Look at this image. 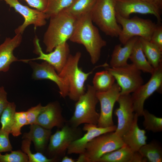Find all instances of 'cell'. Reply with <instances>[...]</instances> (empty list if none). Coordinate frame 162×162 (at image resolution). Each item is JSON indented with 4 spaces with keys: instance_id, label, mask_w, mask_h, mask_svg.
Instances as JSON below:
<instances>
[{
    "instance_id": "obj_1",
    "label": "cell",
    "mask_w": 162,
    "mask_h": 162,
    "mask_svg": "<svg viewBox=\"0 0 162 162\" xmlns=\"http://www.w3.org/2000/svg\"><path fill=\"white\" fill-rule=\"evenodd\" d=\"M93 23L90 12L76 18L69 40L83 45L89 55L91 63L94 64L99 61L101 49L106 45V42Z\"/></svg>"
},
{
    "instance_id": "obj_2",
    "label": "cell",
    "mask_w": 162,
    "mask_h": 162,
    "mask_svg": "<svg viewBox=\"0 0 162 162\" xmlns=\"http://www.w3.org/2000/svg\"><path fill=\"white\" fill-rule=\"evenodd\" d=\"M49 19V24L43 40L47 53L52 51L57 46L69 40L76 20V18L64 10Z\"/></svg>"
},
{
    "instance_id": "obj_3",
    "label": "cell",
    "mask_w": 162,
    "mask_h": 162,
    "mask_svg": "<svg viewBox=\"0 0 162 162\" xmlns=\"http://www.w3.org/2000/svg\"><path fill=\"white\" fill-rule=\"evenodd\" d=\"M81 56V53L79 51L74 55L70 54L65 65L58 74L61 77L68 80L69 85L68 96L70 99L75 101L85 92V83L94 70L85 73L79 68L78 64Z\"/></svg>"
},
{
    "instance_id": "obj_4",
    "label": "cell",
    "mask_w": 162,
    "mask_h": 162,
    "mask_svg": "<svg viewBox=\"0 0 162 162\" xmlns=\"http://www.w3.org/2000/svg\"><path fill=\"white\" fill-rule=\"evenodd\" d=\"M115 0H97L91 12L92 21L106 35L118 37L122 27L117 21Z\"/></svg>"
},
{
    "instance_id": "obj_5",
    "label": "cell",
    "mask_w": 162,
    "mask_h": 162,
    "mask_svg": "<svg viewBox=\"0 0 162 162\" xmlns=\"http://www.w3.org/2000/svg\"><path fill=\"white\" fill-rule=\"evenodd\" d=\"M96 92L93 86L87 85L86 92L76 101L74 114L68 121L70 125L75 127L83 123L97 125L99 113L96 110L99 102Z\"/></svg>"
},
{
    "instance_id": "obj_6",
    "label": "cell",
    "mask_w": 162,
    "mask_h": 162,
    "mask_svg": "<svg viewBox=\"0 0 162 162\" xmlns=\"http://www.w3.org/2000/svg\"><path fill=\"white\" fill-rule=\"evenodd\" d=\"M125 144L114 131L104 134L87 145L84 152L80 154L76 162H98L104 155L121 147Z\"/></svg>"
},
{
    "instance_id": "obj_7",
    "label": "cell",
    "mask_w": 162,
    "mask_h": 162,
    "mask_svg": "<svg viewBox=\"0 0 162 162\" xmlns=\"http://www.w3.org/2000/svg\"><path fill=\"white\" fill-rule=\"evenodd\" d=\"M116 17L118 23L122 27L118 37L120 41L123 45L136 36L150 41L157 25L150 20L142 19L136 16L126 18L116 13Z\"/></svg>"
},
{
    "instance_id": "obj_8",
    "label": "cell",
    "mask_w": 162,
    "mask_h": 162,
    "mask_svg": "<svg viewBox=\"0 0 162 162\" xmlns=\"http://www.w3.org/2000/svg\"><path fill=\"white\" fill-rule=\"evenodd\" d=\"M60 129L50 136L47 148L49 154L56 158L65 156L71 143L82 135L80 128L71 125L68 121Z\"/></svg>"
},
{
    "instance_id": "obj_9",
    "label": "cell",
    "mask_w": 162,
    "mask_h": 162,
    "mask_svg": "<svg viewBox=\"0 0 162 162\" xmlns=\"http://www.w3.org/2000/svg\"><path fill=\"white\" fill-rule=\"evenodd\" d=\"M120 86L121 94H130L143 83L141 71L133 63L120 67H106Z\"/></svg>"
},
{
    "instance_id": "obj_10",
    "label": "cell",
    "mask_w": 162,
    "mask_h": 162,
    "mask_svg": "<svg viewBox=\"0 0 162 162\" xmlns=\"http://www.w3.org/2000/svg\"><path fill=\"white\" fill-rule=\"evenodd\" d=\"M148 82L140 86L131 95L134 112L142 116L146 100L155 92H161L162 86V64L154 69Z\"/></svg>"
},
{
    "instance_id": "obj_11",
    "label": "cell",
    "mask_w": 162,
    "mask_h": 162,
    "mask_svg": "<svg viewBox=\"0 0 162 162\" xmlns=\"http://www.w3.org/2000/svg\"><path fill=\"white\" fill-rule=\"evenodd\" d=\"M34 44V52L38 56L31 59H21L20 61L28 62L31 61L42 60L52 65L59 74L65 65L70 54L69 46L67 42L59 44L52 51L47 53L43 51L38 38H35Z\"/></svg>"
},
{
    "instance_id": "obj_12",
    "label": "cell",
    "mask_w": 162,
    "mask_h": 162,
    "mask_svg": "<svg viewBox=\"0 0 162 162\" xmlns=\"http://www.w3.org/2000/svg\"><path fill=\"white\" fill-rule=\"evenodd\" d=\"M115 4L116 14L124 18H129L133 13L151 14L161 24L162 10L144 0H115Z\"/></svg>"
},
{
    "instance_id": "obj_13",
    "label": "cell",
    "mask_w": 162,
    "mask_h": 162,
    "mask_svg": "<svg viewBox=\"0 0 162 162\" xmlns=\"http://www.w3.org/2000/svg\"><path fill=\"white\" fill-rule=\"evenodd\" d=\"M121 88L117 83H114L108 91L96 92V95L100 102V113L97 125L106 128L114 125L112 119L113 110L115 104L120 94Z\"/></svg>"
},
{
    "instance_id": "obj_14",
    "label": "cell",
    "mask_w": 162,
    "mask_h": 162,
    "mask_svg": "<svg viewBox=\"0 0 162 162\" xmlns=\"http://www.w3.org/2000/svg\"><path fill=\"white\" fill-rule=\"evenodd\" d=\"M10 7L20 14L24 19L22 24L15 30L16 34H22L26 28L31 25H34V29L45 26L46 23L47 16L44 13L36 9L31 8L20 3L18 0H4Z\"/></svg>"
},
{
    "instance_id": "obj_15",
    "label": "cell",
    "mask_w": 162,
    "mask_h": 162,
    "mask_svg": "<svg viewBox=\"0 0 162 162\" xmlns=\"http://www.w3.org/2000/svg\"><path fill=\"white\" fill-rule=\"evenodd\" d=\"M29 62L32 69L33 79H47L53 82L58 88L60 96L63 98L68 96L69 88L68 80L61 77L52 65L45 61L40 64L32 61Z\"/></svg>"
},
{
    "instance_id": "obj_16",
    "label": "cell",
    "mask_w": 162,
    "mask_h": 162,
    "mask_svg": "<svg viewBox=\"0 0 162 162\" xmlns=\"http://www.w3.org/2000/svg\"><path fill=\"white\" fill-rule=\"evenodd\" d=\"M119 107L114 111L118 118V124L114 131L122 137L130 126L134 113L133 103L130 94H120L117 100Z\"/></svg>"
},
{
    "instance_id": "obj_17",
    "label": "cell",
    "mask_w": 162,
    "mask_h": 162,
    "mask_svg": "<svg viewBox=\"0 0 162 162\" xmlns=\"http://www.w3.org/2000/svg\"><path fill=\"white\" fill-rule=\"evenodd\" d=\"M62 108L57 101L50 102L43 108L34 124L46 129L62 128L67 122L62 114Z\"/></svg>"
},
{
    "instance_id": "obj_18",
    "label": "cell",
    "mask_w": 162,
    "mask_h": 162,
    "mask_svg": "<svg viewBox=\"0 0 162 162\" xmlns=\"http://www.w3.org/2000/svg\"><path fill=\"white\" fill-rule=\"evenodd\" d=\"M117 126H113L106 128L98 127L97 125L85 124L83 130L86 131L83 136L74 141L69 147L67 154H81L83 153L87 144L95 138L107 133L115 131Z\"/></svg>"
},
{
    "instance_id": "obj_19",
    "label": "cell",
    "mask_w": 162,
    "mask_h": 162,
    "mask_svg": "<svg viewBox=\"0 0 162 162\" xmlns=\"http://www.w3.org/2000/svg\"><path fill=\"white\" fill-rule=\"evenodd\" d=\"M22 40V34H16L12 38H6L0 45V72H7L13 62L19 61L14 56L13 52L20 44Z\"/></svg>"
},
{
    "instance_id": "obj_20",
    "label": "cell",
    "mask_w": 162,
    "mask_h": 162,
    "mask_svg": "<svg viewBox=\"0 0 162 162\" xmlns=\"http://www.w3.org/2000/svg\"><path fill=\"white\" fill-rule=\"evenodd\" d=\"M138 117L135 113L130 126L122 137L124 144L134 152L138 151L142 146L146 144L147 140L146 131L138 126Z\"/></svg>"
},
{
    "instance_id": "obj_21",
    "label": "cell",
    "mask_w": 162,
    "mask_h": 162,
    "mask_svg": "<svg viewBox=\"0 0 162 162\" xmlns=\"http://www.w3.org/2000/svg\"><path fill=\"white\" fill-rule=\"evenodd\" d=\"M30 129L28 132L23 134L22 138L32 141L36 150L42 153L44 151L49 140L51 135V130L45 128L36 124H31Z\"/></svg>"
},
{
    "instance_id": "obj_22",
    "label": "cell",
    "mask_w": 162,
    "mask_h": 162,
    "mask_svg": "<svg viewBox=\"0 0 162 162\" xmlns=\"http://www.w3.org/2000/svg\"><path fill=\"white\" fill-rule=\"evenodd\" d=\"M139 37H134L128 40L122 47L121 44L116 45L112 52L110 61V67L118 68L127 65L133 47Z\"/></svg>"
},
{
    "instance_id": "obj_23",
    "label": "cell",
    "mask_w": 162,
    "mask_h": 162,
    "mask_svg": "<svg viewBox=\"0 0 162 162\" xmlns=\"http://www.w3.org/2000/svg\"><path fill=\"white\" fill-rule=\"evenodd\" d=\"M141 71L152 74L154 69L149 64L143 52L139 37L133 47L129 58Z\"/></svg>"
},
{
    "instance_id": "obj_24",
    "label": "cell",
    "mask_w": 162,
    "mask_h": 162,
    "mask_svg": "<svg viewBox=\"0 0 162 162\" xmlns=\"http://www.w3.org/2000/svg\"><path fill=\"white\" fill-rule=\"evenodd\" d=\"M134 152L125 144L103 155L98 162H131Z\"/></svg>"
},
{
    "instance_id": "obj_25",
    "label": "cell",
    "mask_w": 162,
    "mask_h": 162,
    "mask_svg": "<svg viewBox=\"0 0 162 162\" xmlns=\"http://www.w3.org/2000/svg\"><path fill=\"white\" fill-rule=\"evenodd\" d=\"M143 52L148 62L154 69L162 64L161 51L149 41L139 37Z\"/></svg>"
},
{
    "instance_id": "obj_26",
    "label": "cell",
    "mask_w": 162,
    "mask_h": 162,
    "mask_svg": "<svg viewBox=\"0 0 162 162\" xmlns=\"http://www.w3.org/2000/svg\"><path fill=\"white\" fill-rule=\"evenodd\" d=\"M115 80L112 75L105 69L95 74L92 81L93 86L96 92H105L112 87Z\"/></svg>"
},
{
    "instance_id": "obj_27",
    "label": "cell",
    "mask_w": 162,
    "mask_h": 162,
    "mask_svg": "<svg viewBox=\"0 0 162 162\" xmlns=\"http://www.w3.org/2000/svg\"><path fill=\"white\" fill-rule=\"evenodd\" d=\"M148 162H162V148L158 142L152 141L142 146L138 151Z\"/></svg>"
},
{
    "instance_id": "obj_28",
    "label": "cell",
    "mask_w": 162,
    "mask_h": 162,
    "mask_svg": "<svg viewBox=\"0 0 162 162\" xmlns=\"http://www.w3.org/2000/svg\"><path fill=\"white\" fill-rule=\"evenodd\" d=\"M97 0H75L68 8L64 10L77 18L91 12Z\"/></svg>"
},
{
    "instance_id": "obj_29",
    "label": "cell",
    "mask_w": 162,
    "mask_h": 162,
    "mask_svg": "<svg viewBox=\"0 0 162 162\" xmlns=\"http://www.w3.org/2000/svg\"><path fill=\"white\" fill-rule=\"evenodd\" d=\"M16 105L14 102H9L2 112L0 117L2 129L10 134L14 120Z\"/></svg>"
},
{
    "instance_id": "obj_30",
    "label": "cell",
    "mask_w": 162,
    "mask_h": 162,
    "mask_svg": "<svg viewBox=\"0 0 162 162\" xmlns=\"http://www.w3.org/2000/svg\"><path fill=\"white\" fill-rule=\"evenodd\" d=\"M142 116L144 120L143 125L145 129L154 133L161 132L162 131V118L155 116L144 109Z\"/></svg>"
},
{
    "instance_id": "obj_31",
    "label": "cell",
    "mask_w": 162,
    "mask_h": 162,
    "mask_svg": "<svg viewBox=\"0 0 162 162\" xmlns=\"http://www.w3.org/2000/svg\"><path fill=\"white\" fill-rule=\"evenodd\" d=\"M31 142L29 139H24L22 143L21 149L27 155L28 162H52L57 160V158H48L41 152H38L34 154L32 153L30 150Z\"/></svg>"
},
{
    "instance_id": "obj_32",
    "label": "cell",
    "mask_w": 162,
    "mask_h": 162,
    "mask_svg": "<svg viewBox=\"0 0 162 162\" xmlns=\"http://www.w3.org/2000/svg\"><path fill=\"white\" fill-rule=\"evenodd\" d=\"M74 0H48L47 8L45 13L47 19L68 8Z\"/></svg>"
},
{
    "instance_id": "obj_33",
    "label": "cell",
    "mask_w": 162,
    "mask_h": 162,
    "mask_svg": "<svg viewBox=\"0 0 162 162\" xmlns=\"http://www.w3.org/2000/svg\"><path fill=\"white\" fill-rule=\"evenodd\" d=\"M27 125L28 124L26 111L16 112L10 133L14 136H19L21 134V128Z\"/></svg>"
},
{
    "instance_id": "obj_34",
    "label": "cell",
    "mask_w": 162,
    "mask_h": 162,
    "mask_svg": "<svg viewBox=\"0 0 162 162\" xmlns=\"http://www.w3.org/2000/svg\"><path fill=\"white\" fill-rule=\"evenodd\" d=\"M0 162H28L27 154L20 150L11 151L9 154L0 153Z\"/></svg>"
},
{
    "instance_id": "obj_35",
    "label": "cell",
    "mask_w": 162,
    "mask_h": 162,
    "mask_svg": "<svg viewBox=\"0 0 162 162\" xmlns=\"http://www.w3.org/2000/svg\"><path fill=\"white\" fill-rule=\"evenodd\" d=\"M9 134L1 128L0 129V153L12 151V147L9 137Z\"/></svg>"
},
{
    "instance_id": "obj_36",
    "label": "cell",
    "mask_w": 162,
    "mask_h": 162,
    "mask_svg": "<svg viewBox=\"0 0 162 162\" xmlns=\"http://www.w3.org/2000/svg\"><path fill=\"white\" fill-rule=\"evenodd\" d=\"M150 41L162 51V26L161 24H157Z\"/></svg>"
},
{
    "instance_id": "obj_37",
    "label": "cell",
    "mask_w": 162,
    "mask_h": 162,
    "mask_svg": "<svg viewBox=\"0 0 162 162\" xmlns=\"http://www.w3.org/2000/svg\"><path fill=\"white\" fill-rule=\"evenodd\" d=\"M43 106L40 104L28 109L26 112V117L28 124H34Z\"/></svg>"
},
{
    "instance_id": "obj_38",
    "label": "cell",
    "mask_w": 162,
    "mask_h": 162,
    "mask_svg": "<svg viewBox=\"0 0 162 162\" xmlns=\"http://www.w3.org/2000/svg\"><path fill=\"white\" fill-rule=\"evenodd\" d=\"M24 0L30 6L43 13H45L47 8L48 0Z\"/></svg>"
},
{
    "instance_id": "obj_39",
    "label": "cell",
    "mask_w": 162,
    "mask_h": 162,
    "mask_svg": "<svg viewBox=\"0 0 162 162\" xmlns=\"http://www.w3.org/2000/svg\"><path fill=\"white\" fill-rule=\"evenodd\" d=\"M7 93L3 86L0 87V117L2 112L9 102L7 100Z\"/></svg>"
},
{
    "instance_id": "obj_40",
    "label": "cell",
    "mask_w": 162,
    "mask_h": 162,
    "mask_svg": "<svg viewBox=\"0 0 162 162\" xmlns=\"http://www.w3.org/2000/svg\"><path fill=\"white\" fill-rule=\"evenodd\" d=\"M147 159L143 157L138 151L134 152L131 162H146Z\"/></svg>"
},
{
    "instance_id": "obj_41",
    "label": "cell",
    "mask_w": 162,
    "mask_h": 162,
    "mask_svg": "<svg viewBox=\"0 0 162 162\" xmlns=\"http://www.w3.org/2000/svg\"><path fill=\"white\" fill-rule=\"evenodd\" d=\"M156 6L160 10H162V0H144Z\"/></svg>"
},
{
    "instance_id": "obj_42",
    "label": "cell",
    "mask_w": 162,
    "mask_h": 162,
    "mask_svg": "<svg viewBox=\"0 0 162 162\" xmlns=\"http://www.w3.org/2000/svg\"><path fill=\"white\" fill-rule=\"evenodd\" d=\"M62 162H74L75 160L71 158H70L67 156H64L62 158L61 161Z\"/></svg>"
},
{
    "instance_id": "obj_43",
    "label": "cell",
    "mask_w": 162,
    "mask_h": 162,
    "mask_svg": "<svg viewBox=\"0 0 162 162\" xmlns=\"http://www.w3.org/2000/svg\"></svg>"
},
{
    "instance_id": "obj_44",
    "label": "cell",
    "mask_w": 162,
    "mask_h": 162,
    "mask_svg": "<svg viewBox=\"0 0 162 162\" xmlns=\"http://www.w3.org/2000/svg\"></svg>"
}]
</instances>
